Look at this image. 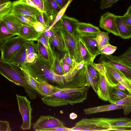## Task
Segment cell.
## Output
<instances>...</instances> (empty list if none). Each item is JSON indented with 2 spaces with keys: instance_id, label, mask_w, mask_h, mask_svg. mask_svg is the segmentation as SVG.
I'll return each mask as SVG.
<instances>
[{
  "instance_id": "cell-45",
  "label": "cell",
  "mask_w": 131,
  "mask_h": 131,
  "mask_svg": "<svg viewBox=\"0 0 131 131\" xmlns=\"http://www.w3.org/2000/svg\"><path fill=\"white\" fill-rule=\"evenodd\" d=\"M34 27L36 31L39 33L43 32L46 27L41 22L38 21L34 24Z\"/></svg>"
},
{
  "instance_id": "cell-35",
  "label": "cell",
  "mask_w": 131,
  "mask_h": 131,
  "mask_svg": "<svg viewBox=\"0 0 131 131\" xmlns=\"http://www.w3.org/2000/svg\"><path fill=\"white\" fill-rule=\"evenodd\" d=\"M23 71L25 76V80L30 86L37 91L39 88L37 81L30 75Z\"/></svg>"
},
{
  "instance_id": "cell-2",
  "label": "cell",
  "mask_w": 131,
  "mask_h": 131,
  "mask_svg": "<svg viewBox=\"0 0 131 131\" xmlns=\"http://www.w3.org/2000/svg\"><path fill=\"white\" fill-rule=\"evenodd\" d=\"M90 86L79 88H58L52 96V99L42 98L43 102L50 106L57 107L70 104L73 105L83 102L87 98Z\"/></svg>"
},
{
  "instance_id": "cell-14",
  "label": "cell",
  "mask_w": 131,
  "mask_h": 131,
  "mask_svg": "<svg viewBox=\"0 0 131 131\" xmlns=\"http://www.w3.org/2000/svg\"><path fill=\"white\" fill-rule=\"evenodd\" d=\"M50 46L54 51L55 48L57 49L59 52L60 55H61V58L66 53L63 41L59 28H55V31L51 38Z\"/></svg>"
},
{
  "instance_id": "cell-18",
  "label": "cell",
  "mask_w": 131,
  "mask_h": 131,
  "mask_svg": "<svg viewBox=\"0 0 131 131\" xmlns=\"http://www.w3.org/2000/svg\"><path fill=\"white\" fill-rule=\"evenodd\" d=\"M76 37L81 61H84L86 64L93 62L95 58L90 52L77 33Z\"/></svg>"
},
{
  "instance_id": "cell-23",
  "label": "cell",
  "mask_w": 131,
  "mask_h": 131,
  "mask_svg": "<svg viewBox=\"0 0 131 131\" xmlns=\"http://www.w3.org/2000/svg\"><path fill=\"white\" fill-rule=\"evenodd\" d=\"M123 105H118L115 103L85 108L83 110L86 115L109 111L123 108Z\"/></svg>"
},
{
  "instance_id": "cell-55",
  "label": "cell",
  "mask_w": 131,
  "mask_h": 131,
  "mask_svg": "<svg viewBox=\"0 0 131 131\" xmlns=\"http://www.w3.org/2000/svg\"><path fill=\"white\" fill-rule=\"evenodd\" d=\"M69 116L71 119H74L77 118V115L76 114L72 113L70 114Z\"/></svg>"
},
{
  "instance_id": "cell-3",
  "label": "cell",
  "mask_w": 131,
  "mask_h": 131,
  "mask_svg": "<svg viewBox=\"0 0 131 131\" xmlns=\"http://www.w3.org/2000/svg\"><path fill=\"white\" fill-rule=\"evenodd\" d=\"M28 41L18 35L1 43L0 60L10 62Z\"/></svg>"
},
{
  "instance_id": "cell-24",
  "label": "cell",
  "mask_w": 131,
  "mask_h": 131,
  "mask_svg": "<svg viewBox=\"0 0 131 131\" xmlns=\"http://www.w3.org/2000/svg\"><path fill=\"white\" fill-rule=\"evenodd\" d=\"M39 86L37 91L43 97L49 96L53 94L58 90V88L54 87L45 82L37 81Z\"/></svg>"
},
{
  "instance_id": "cell-4",
  "label": "cell",
  "mask_w": 131,
  "mask_h": 131,
  "mask_svg": "<svg viewBox=\"0 0 131 131\" xmlns=\"http://www.w3.org/2000/svg\"><path fill=\"white\" fill-rule=\"evenodd\" d=\"M0 73L16 85L23 87L25 84L26 81L23 72L16 66L0 60Z\"/></svg>"
},
{
  "instance_id": "cell-28",
  "label": "cell",
  "mask_w": 131,
  "mask_h": 131,
  "mask_svg": "<svg viewBox=\"0 0 131 131\" xmlns=\"http://www.w3.org/2000/svg\"><path fill=\"white\" fill-rule=\"evenodd\" d=\"M27 55L26 47L25 45L22 47L19 52L9 63L17 66L25 63Z\"/></svg>"
},
{
  "instance_id": "cell-13",
  "label": "cell",
  "mask_w": 131,
  "mask_h": 131,
  "mask_svg": "<svg viewBox=\"0 0 131 131\" xmlns=\"http://www.w3.org/2000/svg\"><path fill=\"white\" fill-rule=\"evenodd\" d=\"M78 35L94 57L95 58L97 56L100 54L98 45L95 39L96 35Z\"/></svg>"
},
{
  "instance_id": "cell-49",
  "label": "cell",
  "mask_w": 131,
  "mask_h": 131,
  "mask_svg": "<svg viewBox=\"0 0 131 131\" xmlns=\"http://www.w3.org/2000/svg\"><path fill=\"white\" fill-rule=\"evenodd\" d=\"M62 9L71 0H55Z\"/></svg>"
},
{
  "instance_id": "cell-21",
  "label": "cell",
  "mask_w": 131,
  "mask_h": 131,
  "mask_svg": "<svg viewBox=\"0 0 131 131\" xmlns=\"http://www.w3.org/2000/svg\"><path fill=\"white\" fill-rule=\"evenodd\" d=\"M76 31L80 35H96L100 30L98 27L92 24L79 22L77 25Z\"/></svg>"
},
{
  "instance_id": "cell-12",
  "label": "cell",
  "mask_w": 131,
  "mask_h": 131,
  "mask_svg": "<svg viewBox=\"0 0 131 131\" xmlns=\"http://www.w3.org/2000/svg\"><path fill=\"white\" fill-rule=\"evenodd\" d=\"M112 88L109 85L105 77L100 73L96 92L99 99L104 101H109Z\"/></svg>"
},
{
  "instance_id": "cell-38",
  "label": "cell",
  "mask_w": 131,
  "mask_h": 131,
  "mask_svg": "<svg viewBox=\"0 0 131 131\" xmlns=\"http://www.w3.org/2000/svg\"><path fill=\"white\" fill-rule=\"evenodd\" d=\"M38 21L41 22L46 27L49 21V18L48 16L45 12L41 13L39 12L36 16Z\"/></svg>"
},
{
  "instance_id": "cell-27",
  "label": "cell",
  "mask_w": 131,
  "mask_h": 131,
  "mask_svg": "<svg viewBox=\"0 0 131 131\" xmlns=\"http://www.w3.org/2000/svg\"><path fill=\"white\" fill-rule=\"evenodd\" d=\"M95 39L98 45L99 51L103 46L110 44L109 38L107 32L99 31L97 33Z\"/></svg>"
},
{
  "instance_id": "cell-31",
  "label": "cell",
  "mask_w": 131,
  "mask_h": 131,
  "mask_svg": "<svg viewBox=\"0 0 131 131\" xmlns=\"http://www.w3.org/2000/svg\"><path fill=\"white\" fill-rule=\"evenodd\" d=\"M118 105H123L124 114L127 115L131 112V96L129 95L115 103Z\"/></svg>"
},
{
  "instance_id": "cell-7",
  "label": "cell",
  "mask_w": 131,
  "mask_h": 131,
  "mask_svg": "<svg viewBox=\"0 0 131 131\" xmlns=\"http://www.w3.org/2000/svg\"><path fill=\"white\" fill-rule=\"evenodd\" d=\"M16 96L19 111L23 120L21 128L23 130H29L31 127L32 110L31 102L25 96L17 94Z\"/></svg>"
},
{
  "instance_id": "cell-20",
  "label": "cell",
  "mask_w": 131,
  "mask_h": 131,
  "mask_svg": "<svg viewBox=\"0 0 131 131\" xmlns=\"http://www.w3.org/2000/svg\"><path fill=\"white\" fill-rule=\"evenodd\" d=\"M115 21L119 34V36L124 39L131 38V26L124 22L120 16H116Z\"/></svg>"
},
{
  "instance_id": "cell-47",
  "label": "cell",
  "mask_w": 131,
  "mask_h": 131,
  "mask_svg": "<svg viewBox=\"0 0 131 131\" xmlns=\"http://www.w3.org/2000/svg\"><path fill=\"white\" fill-rule=\"evenodd\" d=\"M71 128H69L64 126H59L48 129L46 131H73Z\"/></svg>"
},
{
  "instance_id": "cell-19",
  "label": "cell",
  "mask_w": 131,
  "mask_h": 131,
  "mask_svg": "<svg viewBox=\"0 0 131 131\" xmlns=\"http://www.w3.org/2000/svg\"><path fill=\"white\" fill-rule=\"evenodd\" d=\"M62 26L69 33L75 37L77 33L76 28L79 21L75 18L69 17L64 14L61 18Z\"/></svg>"
},
{
  "instance_id": "cell-51",
  "label": "cell",
  "mask_w": 131,
  "mask_h": 131,
  "mask_svg": "<svg viewBox=\"0 0 131 131\" xmlns=\"http://www.w3.org/2000/svg\"><path fill=\"white\" fill-rule=\"evenodd\" d=\"M113 87L115 89L118 90L128 92L125 87L119 83Z\"/></svg>"
},
{
  "instance_id": "cell-29",
  "label": "cell",
  "mask_w": 131,
  "mask_h": 131,
  "mask_svg": "<svg viewBox=\"0 0 131 131\" xmlns=\"http://www.w3.org/2000/svg\"><path fill=\"white\" fill-rule=\"evenodd\" d=\"M13 13L23 25L34 26V24L38 21L36 16Z\"/></svg>"
},
{
  "instance_id": "cell-16",
  "label": "cell",
  "mask_w": 131,
  "mask_h": 131,
  "mask_svg": "<svg viewBox=\"0 0 131 131\" xmlns=\"http://www.w3.org/2000/svg\"><path fill=\"white\" fill-rule=\"evenodd\" d=\"M0 20L3 21L10 30L18 34L20 29L23 25L12 13Z\"/></svg>"
},
{
  "instance_id": "cell-33",
  "label": "cell",
  "mask_w": 131,
  "mask_h": 131,
  "mask_svg": "<svg viewBox=\"0 0 131 131\" xmlns=\"http://www.w3.org/2000/svg\"><path fill=\"white\" fill-rule=\"evenodd\" d=\"M25 81V84L23 87L27 95L31 100L36 98L39 94L38 92L30 86L26 81Z\"/></svg>"
},
{
  "instance_id": "cell-41",
  "label": "cell",
  "mask_w": 131,
  "mask_h": 131,
  "mask_svg": "<svg viewBox=\"0 0 131 131\" xmlns=\"http://www.w3.org/2000/svg\"><path fill=\"white\" fill-rule=\"evenodd\" d=\"M118 0H102L100 3V8L103 9L111 7L112 5Z\"/></svg>"
},
{
  "instance_id": "cell-53",
  "label": "cell",
  "mask_w": 131,
  "mask_h": 131,
  "mask_svg": "<svg viewBox=\"0 0 131 131\" xmlns=\"http://www.w3.org/2000/svg\"><path fill=\"white\" fill-rule=\"evenodd\" d=\"M119 56L121 57H131V46L125 52Z\"/></svg>"
},
{
  "instance_id": "cell-36",
  "label": "cell",
  "mask_w": 131,
  "mask_h": 131,
  "mask_svg": "<svg viewBox=\"0 0 131 131\" xmlns=\"http://www.w3.org/2000/svg\"><path fill=\"white\" fill-rule=\"evenodd\" d=\"M33 40L29 41L25 44L27 55L31 53H38L37 43Z\"/></svg>"
},
{
  "instance_id": "cell-42",
  "label": "cell",
  "mask_w": 131,
  "mask_h": 131,
  "mask_svg": "<svg viewBox=\"0 0 131 131\" xmlns=\"http://www.w3.org/2000/svg\"><path fill=\"white\" fill-rule=\"evenodd\" d=\"M12 130L8 121H0V131H10Z\"/></svg>"
},
{
  "instance_id": "cell-32",
  "label": "cell",
  "mask_w": 131,
  "mask_h": 131,
  "mask_svg": "<svg viewBox=\"0 0 131 131\" xmlns=\"http://www.w3.org/2000/svg\"><path fill=\"white\" fill-rule=\"evenodd\" d=\"M12 2L11 1L0 5V20L12 13Z\"/></svg>"
},
{
  "instance_id": "cell-40",
  "label": "cell",
  "mask_w": 131,
  "mask_h": 131,
  "mask_svg": "<svg viewBox=\"0 0 131 131\" xmlns=\"http://www.w3.org/2000/svg\"><path fill=\"white\" fill-rule=\"evenodd\" d=\"M37 42L38 53L42 56L44 59L49 61L48 54L45 47L39 41Z\"/></svg>"
},
{
  "instance_id": "cell-34",
  "label": "cell",
  "mask_w": 131,
  "mask_h": 131,
  "mask_svg": "<svg viewBox=\"0 0 131 131\" xmlns=\"http://www.w3.org/2000/svg\"><path fill=\"white\" fill-rule=\"evenodd\" d=\"M117 49L116 47L109 44L103 46L100 50L99 53L101 54L111 55Z\"/></svg>"
},
{
  "instance_id": "cell-50",
  "label": "cell",
  "mask_w": 131,
  "mask_h": 131,
  "mask_svg": "<svg viewBox=\"0 0 131 131\" xmlns=\"http://www.w3.org/2000/svg\"><path fill=\"white\" fill-rule=\"evenodd\" d=\"M61 63L64 73L66 74L70 70L72 67L61 62Z\"/></svg>"
},
{
  "instance_id": "cell-25",
  "label": "cell",
  "mask_w": 131,
  "mask_h": 131,
  "mask_svg": "<svg viewBox=\"0 0 131 131\" xmlns=\"http://www.w3.org/2000/svg\"><path fill=\"white\" fill-rule=\"evenodd\" d=\"M19 35V34L10 30L1 20H0V40L1 43Z\"/></svg>"
},
{
  "instance_id": "cell-9",
  "label": "cell",
  "mask_w": 131,
  "mask_h": 131,
  "mask_svg": "<svg viewBox=\"0 0 131 131\" xmlns=\"http://www.w3.org/2000/svg\"><path fill=\"white\" fill-rule=\"evenodd\" d=\"M64 125V122L54 117L41 115L34 123L32 128L35 131H46L48 129Z\"/></svg>"
},
{
  "instance_id": "cell-5",
  "label": "cell",
  "mask_w": 131,
  "mask_h": 131,
  "mask_svg": "<svg viewBox=\"0 0 131 131\" xmlns=\"http://www.w3.org/2000/svg\"><path fill=\"white\" fill-rule=\"evenodd\" d=\"M102 64L105 69V78L110 86L114 87L119 83L125 87L131 96V80L112 66L107 64Z\"/></svg>"
},
{
  "instance_id": "cell-17",
  "label": "cell",
  "mask_w": 131,
  "mask_h": 131,
  "mask_svg": "<svg viewBox=\"0 0 131 131\" xmlns=\"http://www.w3.org/2000/svg\"><path fill=\"white\" fill-rule=\"evenodd\" d=\"M61 9L55 0H47L44 2V12L49 17V20L54 21Z\"/></svg>"
},
{
  "instance_id": "cell-43",
  "label": "cell",
  "mask_w": 131,
  "mask_h": 131,
  "mask_svg": "<svg viewBox=\"0 0 131 131\" xmlns=\"http://www.w3.org/2000/svg\"><path fill=\"white\" fill-rule=\"evenodd\" d=\"M36 5L41 13L44 12V2L42 0H30Z\"/></svg>"
},
{
  "instance_id": "cell-58",
  "label": "cell",
  "mask_w": 131,
  "mask_h": 131,
  "mask_svg": "<svg viewBox=\"0 0 131 131\" xmlns=\"http://www.w3.org/2000/svg\"><path fill=\"white\" fill-rule=\"evenodd\" d=\"M44 2H45L47 0H42Z\"/></svg>"
},
{
  "instance_id": "cell-15",
  "label": "cell",
  "mask_w": 131,
  "mask_h": 131,
  "mask_svg": "<svg viewBox=\"0 0 131 131\" xmlns=\"http://www.w3.org/2000/svg\"><path fill=\"white\" fill-rule=\"evenodd\" d=\"M41 33L36 31L34 26L23 25L20 29L19 35L28 41H37Z\"/></svg>"
},
{
  "instance_id": "cell-57",
  "label": "cell",
  "mask_w": 131,
  "mask_h": 131,
  "mask_svg": "<svg viewBox=\"0 0 131 131\" xmlns=\"http://www.w3.org/2000/svg\"><path fill=\"white\" fill-rule=\"evenodd\" d=\"M10 0H0V5L10 1Z\"/></svg>"
},
{
  "instance_id": "cell-52",
  "label": "cell",
  "mask_w": 131,
  "mask_h": 131,
  "mask_svg": "<svg viewBox=\"0 0 131 131\" xmlns=\"http://www.w3.org/2000/svg\"><path fill=\"white\" fill-rule=\"evenodd\" d=\"M118 57L124 62L131 67V57H121L119 56Z\"/></svg>"
},
{
  "instance_id": "cell-11",
  "label": "cell",
  "mask_w": 131,
  "mask_h": 131,
  "mask_svg": "<svg viewBox=\"0 0 131 131\" xmlns=\"http://www.w3.org/2000/svg\"><path fill=\"white\" fill-rule=\"evenodd\" d=\"M39 12L37 8L28 5L21 0L14 1L12 2L13 13L36 16Z\"/></svg>"
},
{
  "instance_id": "cell-37",
  "label": "cell",
  "mask_w": 131,
  "mask_h": 131,
  "mask_svg": "<svg viewBox=\"0 0 131 131\" xmlns=\"http://www.w3.org/2000/svg\"><path fill=\"white\" fill-rule=\"evenodd\" d=\"M73 0H71L58 13L53 23L49 28V30L53 26L61 19V17L64 14L67 7Z\"/></svg>"
},
{
  "instance_id": "cell-48",
  "label": "cell",
  "mask_w": 131,
  "mask_h": 131,
  "mask_svg": "<svg viewBox=\"0 0 131 131\" xmlns=\"http://www.w3.org/2000/svg\"><path fill=\"white\" fill-rule=\"evenodd\" d=\"M121 18L126 23L131 26V14L120 16Z\"/></svg>"
},
{
  "instance_id": "cell-56",
  "label": "cell",
  "mask_w": 131,
  "mask_h": 131,
  "mask_svg": "<svg viewBox=\"0 0 131 131\" xmlns=\"http://www.w3.org/2000/svg\"><path fill=\"white\" fill-rule=\"evenodd\" d=\"M131 14V5L129 7L127 10L125 15H129Z\"/></svg>"
},
{
  "instance_id": "cell-54",
  "label": "cell",
  "mask_w": 131,
  "mask_h": 131,
  "mask_svg": "<svg viewBox=\"0 0 131 131\" xmlns=\"http://www.w3.org/2000/svg\"><path fill=\"white\" fill-rule=\"evenodd\" d=\"M23 2L26 3L28 5L35 7L37 9V7L36 5L34 3L30 0H21Z\"/></svg>"
},
{
  "instance_id": "cell-10",
  "label": "cell",
  "mask_w": 131,
  "mask_h": 131,
  "mask_svg": "<svg viewBox=\"0 0 131 131\" xmlns=\"http://www.w3.org/2000/svg\"><path fill=\"white\" fill-rule=\"evenodd\" d=\"M116 16L108 12L104 14L100 18L99 27L116 36H119L115 21Z\"/></svg>"
},
{
  "instance_id": "cell-59",
  "label": "cell",
  "mask_w": 131,
  "mask_h": 131,
  "mask_svg": "<svg viewBox=\"0 0 131 131\" xmlns=\"http://www.w3.org/2000/svg\"><path fill=\"white\" fill-rule=\"evenodd\" d=\"M16 0V1H19V0Z\"/></svg>"
},
{
  "instance_id": "cell-44",
  "label": "cell",
  "mask_w": 131,
  "mask_h": 131,
  "mask_svg": "<svg viewBox=\"0 0 131 131\" xmlns=\"http://www.w3.org/2000/svg\"><path fill=\"white\" fill-rule=\"evenodd\" d=\"M93 64L99 73L104 75L105 77L106 70L104 65L100 63H93Z\"/></svg>"
},
{
  "instance_id": "cell-39",
  "label": "cell",
  "mask_w": 131,
  "mask_h": 131,
  "mask_svg": "<svg viewBox=\"0 0 131 131\" xmlns=\"http://www.w3.org/2000/svg\"><path fill=\"white\" fill-rule=\"evenodd\" d=\"M61 61L72 67L77 63L75 62L72 58L67 53H66L60 59Z\"/></svg>"
},
{
  "instance_id": "cell-1",
  "label": "cell",
  "mask_w": 131,
  "mask_h": 131,
  "mask_svg": "<svg viewBox=\"0 0 131 131\" xmlns=\"http://www.w3.org/2000/svg\"><path fill=\"white\" fill-rule=\"evenodd\" d=\"M17 66L37 81L45 82L58 88H63L73 80L67 74L59 75L54 73L49 61L38 53L33 62L25 63Z\"/></svg>"
},
{
  "instance_id": "cell-6",
  "label": "cell",
  "mask_w": 131,
  "mask_h": 131,
  "mask_svg": "<svg viewBox=\"0 0 131 131\" xmlns=\"http://www.w3.org/2000/svg\"><path fill=\"white\" fill-rule=\"evenodd\" d=\"M59 29L66 53L69 54L75 62L78 63L81 61L76 36L75 37L72 35L62 26Z\"/></svg>"
},
{
  "instance_id": "cell-26",
  "label": "cell",
  "mask_w": 131,
  "mask_h": 131,
  "mask_svg": "<svg viewBox=\"0 0 131 131\" xmlns=\"http://www.w3.org/2000/svg\"><path fill=\"white\" fill-rule=\"evenodd\" d=\"M130 95L128 92L123 91L115 89L112 87L110 99L109 102L115 103Z\"/></svg>"
},
{
  "instance_id": "cell-8",
  "label": "cell",
  "mask_w": 131,
  "mask_h": 131,
  "mask_svg": "<svg viewBox=\"0 0 131 131\" xmlns=\"http://www.w3.org/2000/svg\"><path fill=\"white\" fill-rule=\"evenodd\" d=\"M98 61L102 63L107 64L112 66L131 80V67L124 62L118 56L102 54Z\"/></svg>"
},
{
  "instance_id": "cell-22",
  "label": "cell",
  "mask_w": 131,
  "mask_h": 131,
  "mask_svg": "<svg viewBox=\"0 0 131 131\" xmlns=\"http://www.w3.org/2000/svg\"><path fill=\"white\" fill-rule=\"evenodd\" d=\"M38 41L40 42L45 47L48 54L49 61L52 69L58 53L54 51L50 45L48 43L43 32L41 33L40 36L37 39V41Z\"/></svg>"
},
{
  "instance_id": "cell-46",
  "label": "cell",
  "mask_w": 131,
  "mask_h": 131,
  "mask_svg": "<svg viewBox=\"0 0 131 131\" xmlns=\"http://www.w3.org/2000/svg\"><path fill=\"white\" fill-rule=\"evenodd\" d=\"M37 57V53H31L26 55L25 63H31L33 62Z\"/></svg>"
},
{
  "instance_id": "cell-30",
  "label": "cell",
  "mask_w": 131,
  "mask_h": 131,
  "mask_svg": "<svg viewBox=\"0 0 131 131\" xmlns=\"http://www.w3.org/2000/svg\"><path fill=\"white\" fill-rule=\"evenodd\" d=\"M93 63L92 62L86 64L88 71L93 81L94 85L97 90L100 73L94 67Z\"/></svg>"
}]
</instances>
